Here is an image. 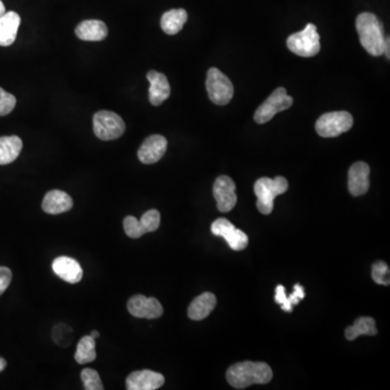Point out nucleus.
<instances>
[{
  "label": "nucleus",
  "mask_w": 390,
  "mask_h": 390,
  "mask_svg": "<svg viewBox=\"0 0 390 390\" xmlns=\"http://www.w3.org/2000/svg\"><path fill=\"white\" fill-rule=\"evenodd\" d=\"M273 377L271 367L265 362L237 363L229 367L227 381L235 389H244L253 384L269 383Z\"/></svg>",
  "instance_id": "1"
},
{
  "label": "nucleus",
  "mask_w": 390,
  "mask_h": 390,
  "mask_svg": "<svg viewBox=\"0 0 390 390\" xmlns=\"http://www.w3.org/2000/svg\"><path fill=\"white\" fill-rule=\"evenodd\" d=\"M357 32L363 48L373 57L384 55L385 31L383 24L375 14L363 12L356 21Z\"/></svg>",
  "instance_id": "2"
},
{
  "label": "nucleus",
  "mask_w": 390,
  "mask_h": 390,
  "mask_svg": "<svg viewBox=\"0 0 390 390\" xmlns=\"http://www.w3.org/2000/svg\"><path fill=\"white\" fill-rule=\"evenodd\" d=\"M288 189V183L284 177L271 179L264 177L258 179L254 185L257 197V208L261 214H271L274 207V200L278 195L286 193Z\"/></svg>",
  "instance_id": "3"
},
{
  "label": "nucleus",
  "mask_w": 390,
  "mask_h": 390,
  "mask_svg": "<svg viewBox=\"0 0 390 390\" xmlns=\"http://www.w3.org/2000/svg\"><path fill=\"white\" fill-rule=\"evenodd\" d=\"M288 48L299 57H315L320 51V35L315 24H307L301 32L291 35L286 41Z\"/></svg>",
  "instance_id": "4"
},
{
  "label": "nucleus",
  "mask_w": 390,
  "mask_h": 390,
  "mask_svg": "<svg viewBox=\"0 0 390 390\" xmlns=\"http://www.w3.org/2000/svg\"><path fill=\"white\" fill-rule=\"evenodd\" d=\"M354 126V117L346 111L325 113L315 123L318 135L323 138L338 137Z\"/></svg>",
  "instance_id": "5"
},
{
  "label": "nucleus",
  "mask_w": 390,
  "mask_h": 390,
  "mask_svg": "<svg viewBox=\"0 0 390 390\" xmlns=\"http://www.w3.org/2000/svg\"><path fill=\"white\" fill-rule=\"evenodd\" d=\"M123 119L111 111H99L94 117V133L103 141L119 139L125 133Z\"/></svg>",
  "instance_id": "6"
},
{
  "label": "nucleus",
  "mask_w": 390,
  "mask_h": 390,
  "mask_svg": "<svg viewBox=\"0 0 390 390\" xmlns=\"http://www.w3.org/2000/svg\"><path fill=\"white\" fill-rule=\"evenodd\" d=\"M206 90L210 101L217 105L228 104L234 94L231 80L216 67L208 70Z\"/></svg>",
  "instance_id": "7"
},
{
  "label": "nucleus",
  "mask_w": 390,
  "mask_h": 390,
  "mask_svg": "<svg viewBox=\"0 0 390 390\" xmlns=\"http://www.w3.org/2000/svg\"><path fill=\"white\" fill-rule=\"evenodd\" d=\"M293 98L288 96L286 88L278 87L270 94L269 98L258 107L254 115L257 124H266L273 119L276 113L288 110L293 105Z\"/></svg>",
  "instance_id": "8"
},
{
  "label": "nucleus",
  "mask_w": 390,
  "mask_h": 390,
  "mask_svg": "<svg viewBox=\"0 0 390 390\" xmlns=\"http://www.w3.org/2000/svg\"><path fill=\"white\" fill-rule=\"evenodd\" d=\"M124 230L131 239H139L142 235L158 230L161 224V214L158 210H151L142 215L141 220L127 216L124 220Z\"/></svg>",
  "instance_id": "9"
},
{
  "label": "nucleus",
  "mask_w": 390,
  "mask_h": 390,
  "mask_svg": "<svg viewBox=\"0 0 390 390\" xmlns=\"http://www.w3.org/2000/svg\"><path fill=\"white\" fill-rule=\"evenodd\" d=\"M210 230L216 237H224L233 251H243L249 245V237L226 218H220L212 222Z\"/></svg>",
  "instance_id": "10"
},
{
  "label": "nucleus",
  "mask_w": 390,
  "mask_h": 390,
  "mask_svg": "<svg viewBox=\"0 0 390 390\" xmlns=\"http://www.w3.org/2000/svg\"><path fill=\"white\" fill-rule=\"evenodd\" d=\"M127 308L130 315L140 319H158L163 315L160 301L154 297H146L143 295L131 297L128 301Z\"/></svg>",
  "instance_id": "11"
},
{
  "label": "nucleus",
  "mask_w": 390,
  "mask_h": 390,
  "mask_svg": "<svg viewBox=\"0 0 390 390\" xmlns=\"http://www.w3.org/2000/svg\"><path fill=\"white\" fill-rule=\"evenodd\" d=\"M212 193L217 202V207L220 212H229L234 208L237 197L234 181L230 177H218L215 181Z\"/></svg>",
  "instance_id": "12"
},
{
  "label": "nucleus",
  "mask_w": 390,
  "mask_h": 390,
  "mask_svg": "<svg viewBox=\"0 0 390 390\" xmlns=\"http://www.w3.org/2000/svg\"><path fill=\"white\" fill-rule=\"evenodd\" d=\"M165 377L161 373L150 370L136 371L128 375L126 388L128 390H156L162 387Z\"/></svg>",
  "instance_id": "13"
},
{
  "label": "nucleus",
  "mask_w": 390,
  "mask_h": 390,
  "mask_svg": "<svg viewBox=\"0 0 390 390\" xmlns=\"http://www.w3.org/2000/svg\"><path fill=\"white\" fill-rule=\"evenodd\" d=\"M370 188V166L364 162H357L348 171V189L354 197L367 193Z\"/></svg>",
  "instance_id": "14"
},
{
  "label": "nucleus",
  "mask_w": 390,
  "mask_h": 390,
  "mask_svg": "<svg viewBox=\"0 0 390 390\" xmlns=\"http://www.w3.org/2000/svg\"><path fill=\"white\" fill-rule=\"evenodd\" d=\"M167 140L161 135H152L144 140L138 151V158L143 164H154L166 153Z\"/></svg>",
  "instance_id": "15"
},
{
  "label": "nucleus",
  "mask_w": 390,
  "mask_h": 390,
  "mask_svg": "<svg viewBox=\"0 0 390 390\" xmlns=\"http://www.w3.org/2000/svg\"><path fill=\"white\" fill-rule=\"evenodd\" d=\"M53 269L62 280L67 283L76 284L82 278V268L77 260L67 256H60L53 263Z\"/></svg>",
  "instance_id": "16"
},
{
  "label": "nucleus",
  "mask_w": 390,
  "mask_h": 390,
  "mask_svg": "<svg viewBox=\"0 0 390 390\" xmlns=\"http://www.w3.org/2000/svg\"><path fill=\"white\" fill-rule=\"evenodd\" d=\"M150 88H148V100L151 104L158 107L170 96V85L166 75L156 71H150L146 75Z\"/></svg>",
  "instance_id": "17"
},
{
  "label": "nucleus",
  "mask_w": 390,
  "mask_h": 390,
  "mask_svg": "<svg viewBox=\"0 0 390 390\" xmlns=\"http://www.w3.org/2000/svg\"><path fill=\"white\" fill-rule=\"evenodd\" d=\"M43 210L47 214L59 215L69 212L73 207V200L69 194L60 190H53L45 195L41 204Z\"/></svg>",
  "instance_id": "18"
},
{
  "label": "nucleus",
  "mask_w": 390,
  "mask_h": 390,
  "mask_svg": "<svg viewBox=\"0 0 390 390\" xmlns=\"http://www.w3.org/2000/svg\"><path fill=\"white\" fill-rule=\"evenodd\" d=\"M20 24L21 18L16 12H5L0 16V46H11L16 41Z\"/></svg>",
  "instance_id": "19"
},
{
  "label": "nucleus",
  "mask_w": 390,
  "mask_h": 390,
  "mask_svg": "<svg viewBox=\"0 0 390 390\" xmlns=\"http://www.w3.org/2000/svg\"><path fill=\"white\" fill-rule=\"evenodd\" d=\"M217 298L212 293L206 292L194 298L188 309L190 319L201 321L212 313L216 307Z\"/></svg>",
  "instance_id": "20"
},
{
  "label": "nucleus",
  "mask_w": 390,
  "mask_h": 390,
  "mask_svg": "<svg viewBox=\"0 0 390 390\" xmlns=\"http://www.w3.org/2000/svg\"><path fill=\"white\" fill-rule=\"evenodd\" d=\"M75 34L82 40L101 41L107 38V28L102 21L86 20L76 26Z\"/></svg>",
  "instance_id": "21"
},
{
  "label": "nucleus",
  "mask_w": 390,
  "mask_h": 390,
  "mask_svg": "<svg viewBox=\"0 0 390 390\" xmlns=\"http://www.w3.org/2000/svg\"><path fill=\"white\" fill-rule=\"evenodd\" d=\"M23 142L18 136L0 137V165H8L14 162L20 156Z\"/></svg>",
  "instance_id": "22"
},
{
  "label": "nucleus",
  "mask_w": 390,
  "mask_h": 390,
  "mask_svg": "<svg viewBox=\"0 0 390 390\" xmlns=\"http://www.w3.org/2000/svg\"><path fill=\"white\" fill-rule=\"evenodd\" d=\"M188 21L185 9H173L165 12L161 18V28L167 35H176L183 30Z\"/></svg>",
  "instance_id": "23"
},
{
  "label": "nucleus",
  "mask_w": 390,
  "mask_h": 390,
  "mask_svg": "<svg viewBox=\"0 0 390 390\" xmlns=\"http://www.w3.org/2000/svg\"><path fill=\"white\" fill-rule=\"evenodd\" d=\"M375 320L370 317H361L354 321V325L347 327L345 336L348 340H354L359 336H374L377 334Z\"/></svg>",
  "instance_id": "24"
},
{
  "label": "nucleus",
  "mask_w": 390,
  "mask_h": 390,
  "mask_svg": "<svg viewBox=\"0 0 390 390\" xmlns=\"http://www.w3.org/2000/svg\"><path fill=\"white\" fill-rule=\"evenodd\" d=\"M96 340L90 335L84 336L77 344L75 352L76 362L87 364L96 360Z\"/></svg>",
  "instance_id": "25"
},
{
  "label": "nucleus",
  "mask_w": 390,
  "mask_h": 390,
  "mask_svg": "<svg viewBox=\"0 0 390 390\" xmlns=\"http://www.w3.org/2000/svg\"><path fill=\"white\" fill-rule=\"evenodd\" d=\"M82 384H84L85 389L87 390H102L103 387L102 381H101L99 373L94 369H84L82 374Z\"/></svg>",
  "instance_id": "26"
},
{
  "label": "nucleus",
  "mask_w": 390,
  "mask_h": 390,
  "mask_svg": "<svg viewBox=\"0 0 390 390\" xmlns=\"http://www.w3.org/2000/svg\"><path fill=\"white\" fill-rule=\"evenodd\" d=\"M390 270L387 264L377 261L372 266V278L375 283L388 286L390 284Z\"/></svg>",
  "instance_id": "27"
},
{
  "label": "nucleus",
  "mask_w": 390,
  "mask_h": 390,
  "mask_svg": "<svg viewBox=\"0 0 390 390\" xmlns=\"http://www.w3.org/2000/svg\"><path fill=\"white\" fill-rule=\"evenodd\" d=\"M72 329L67 327V324H58L57 327H53V338L60 346L67 347L71 344Z\"/></svg>",
  "instance_id": "28"
},
{
  "label": "nucleus",
  "mask_w": 390,
  "mask_h": 390,
  "mask_svg": "<svg viewBox=\"0 0 390 390\" xmlns=\"http://www.w3.org/2000/svg\"><path fill=\"white\" fill-rule=\"evenodd\" d=\"M16 104V99L13 94L5 92L0 87V117H6L13 111Z\"/></svg>",
  "instance_id": "29"
},
{
  "label": "nucleus",
  "mask_w": 390,
  "mask_h": 390,
  "mask_svg": "<svg viewBox=\"0 0 390 390\" xmlns=\"http://www.w3.org/2000/svg\"><path fill=\"white\" fill-rule=\"evenodd\" d=\"M276 303L280 305L282 310L286 313H292L293 307L288 303V296H286V288L283 286H278L276 288Z\"/></svg>",
  "instance_id": "30"
},
{
  "label": "nucleus",
  "mask_w": 390,
  "mask_h": 390,
  "mask_svg": "<svg viewBox=\"0 0 390 390\" xmlns=\"http://www.w3.org/2000/svg\"><path fill=\"white\" fill-rule=\"evenodd\" d=\"M12 280V272L9 268L0 267V296L9 288Z\"/></svg>",
  "instance_id": "31"
},
{
  "label": "nucleus",
  "mask_w": 390,
  "mask_h": 390,
  "mask_svg": "<svg viewBox=\"0 0 390 390\" xmlns=\"http://www.w3.org/2000/svg\"><path fill=\"white\" fill-rule=\"evenodd\" d=\"M303 298H305V290H303L300 284H296L294 286V291H293L292 294L288 296V303L293 307L295 305H298L299 300Z\"/></svg>",
  "instance_id": "32"
},
{
  "label": "nucleus",
  "mask_w": 390,
  "mask_h": 390,
  "mask_svg": "<svg viewBox=\"0 0 390 390\" xmlns=\"http://www.w3.org/2000/svg\"><path fill=\"white\" fill-rule=\"evenodd\" d=\"M389 41H390V38H389V37H387V38H386V41H385V46H384V55H386V58H387L388 60H389V58H390V55H389V48H390Z\"/></svg>",
  "instance_id": "33"
},
{
  "label": "nucleus",
  "mask_w": 390,
  "mask_h": 390,
  "mask_svg": "<svg viewBox=\"0 0 390 390\" xmlns=\"http://www.w3.org/2000/svg\"><path fill=\"white\" fill-rule=\"evenodd\" d=\"M7 367V361L4 358H0V372H3Z\"/></svg>",
  "instance_id": "34"
},
{
  "label": "nucleus",
  "mask_w": 390,
  "mask_h": 390,
  "mask_svg": "<svg viewBox=\"0 0 390 390\" xmlns=\"http://www.w3.org/2000/svg\"><path fill=\"white\" fill-rule=\"evenodd\" d=\"M6 12L5 5H4L3 1L0 0V16H3Z\"/></svg>",
  "instance_id": "35"
},
{
  "label": "nucleus",
  "mask_w": 390,
  "mask_h": 390,
  "mask_svg": "<svg viewBox=\"0 0 390 390\" xmlns=\"http://www.w3.org/2000/svg\"><path fill=\"white\" fill-rule=\"evenodd\" d=\"M90 336H92V338H94V340H96V338H98L99 336H100V334H99L98 331H92V334H90Z\"/></svg>",
  "instance_id": "36"
}]
</instances>
